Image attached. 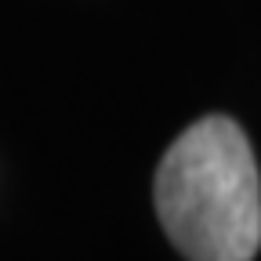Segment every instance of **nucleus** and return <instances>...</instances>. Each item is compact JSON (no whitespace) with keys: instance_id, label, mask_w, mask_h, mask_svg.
<instances>
[{"instance_id":"obj_1","label":"nucleus","mask_w":261,"mask_h":261,"mask_svg":"<svg viewBox=\"0 0 261 261\" xmlns=\"http://www.w3.org/2000/svg\"><path fill=\"white\" fill-rule=\"evenodd\" d=\"M156 218L192 261H250L261 247V174L243 127L203 116L163 152Z\"/></svg>"}]
</instances>
